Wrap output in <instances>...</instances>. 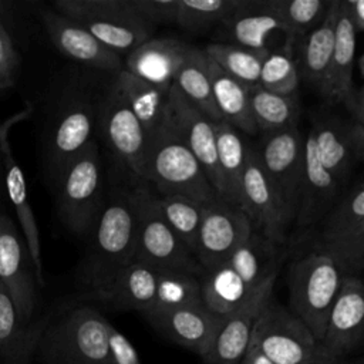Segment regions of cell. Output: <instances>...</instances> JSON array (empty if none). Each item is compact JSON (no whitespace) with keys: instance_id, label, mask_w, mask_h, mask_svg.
Segmentation results:
<instances>
[{"instance_id":"52","label":"cell","mask_w":364,"mask_h":364,"mask_svg":"<svg viewBox=\"0 0 364 364\" xmlns=\"http://www.w3.org/2000/svg\"><path fill=\"white\" fill-rule=\"evenodd\" d=\"M341 364H363V358L360 357V358H357V360H344Z\"/></svg>"},{"instance_id":"14","label":"cell","mask_w":364,"mask_h":364,"mask_svg":"<svg viewBox=\"0 0 364 364\" xmlns=\"http://www.w3.org/2000/svg\"><path fill=\"white\" fill-rule=\"evenodd\" d=\"M0 286L11 297L21 321L33 323L38 283L24 237L9 213H0Z\"/></svg>"},{"instance_id":"13","label":"cell","mask_w":364,"mask_h":364,"mask_svg":"<svg viewBox=\"0 0 364 364\" xmlns=\"http://www.w3.org/2000/svg\"><path fill=\"white\" fill-rule=\"evenodd\" d=\"M250 233L249 219L237 205L220 196L206 203L195 247L202 270L226 263Z\"/></svg>"},{"instance_id":"26","label":"cell","mask_w":364,"mask_h":364,"mask_svg":"<svg viewBox=\"0 0 364 364\" xmlns=\"http://www.w3.org/2000/svg\"><path fill=\"white\" fill-rule=\"evenodd\" d=\"M337 17V0L328 3L321 21L314 26L299 41V57L296 58L300 78L323 94L334 43V26Z\"/></svg>"},{"instance_id":"27","label":"cell","mask_w":364,"mask_h":364,"mask_svg":"<svg viewBox=\"0 0 364 364\" xmlns=\"http://www.w3.org/2000/svg\"><path fill=\"white\" fill-rule=\"evenodd\" d=\"M156 279V269L139 262H132L118 273L107 289L88 294L87 297L100 300L117 310H136L145 313L152 307Z\"/></svg>"},{"instance_id":"10","label":"cell","mask_w":364,"mask_h":364,"mask_svg":"<svg viewBox=\"0 0 364 364\" xmlns=\"http://www.w3.org/2000/svg\"><path fill=\"white\" fill-rule=\"evenodd\" d=\"M314 245L331 255L348 274L364 264V185L357 179L321 219Z\"/></svg>"},{"instance_id":"30","label":"cell","mask_w":364,"mask_h":364,"mask_svg":"<svg viewBox=\"0 0 364 364\" xmlns=\"http://www.w3.org/2000/svg\"><path fill=\"white\" fill-rule=\"evenodd\" d=\"M357 36L358 34L347 16L343 0H337L331 63L323 91V95L331 101L338 102L340 98L353 87Z\"/></svg>"},{"instance_id":"32","label":"cell","mask_w":364,"mask_h":364,"mask_svg":"<svg viewBox=\"0 0 364 364\" xmlns=\"http://www.w3.org/2000/svg\"><path fill=\"white\" fill-rule=\"evenodd\" d=\"M208 70L212 95L220 118L235 127L237 131H243L246 134L259 132L250 109L249 87L226 74L209 57Z\"/></svg>"},{"instance_id":"23","label":"cell","mask_w":364,"mask_h":364,"mask_svg":"<svg viewBox=\"0 0 364 364\" xmlns=\"http://www.w3.org/2000/svg\"><path fill=\"white\" fill-rule=\"evenodd\" d=\"M144 317L155 330L202 358L210 350L223 321L203 304L151 310L144 313Z\"/></svg>"},{"instance_id":"49","label":"cell","mask_w":364,"mask_h":364,"mask_svg":"<svg viewBox=\"0 0 364 364\" xmlns=\"http://www.w3.org/2000/svg\"><path fill=\"white\" fill-rule=\"evenodd\" d=\"M9 202L6 196V188H4V168H3V156L0 149V213H9Z\"/></svg>"},{"instance_id":"46","label":"cell","mask_w":364,"mask_h":364,"mask_svg":"<svg viewBox=\"0 0 364 364\" xmlns=\"http://www.w3.org/2000/svg\"><path fill=\"white\" fill-rule=\"evenodd\" d=\"M350 119L358 124H364V90L361 85H354L340 98Z\"/></svg>"},{"instance_id":"21","label":"cell","mask_w":364,"mask_h":364,"mask_svg":"<svg viewBox=\"0 0 364 364\" xmlns=\"http://www.w3.org/2000/svg\"><path fill=\"white\" fill-rule=\"evenodd\" d=\"M279 273H273L255 287L247 299L228 317L215 337L210 350L203 357L206 364H239L249 347L253 326L266 306L273 297V287Z\"/></svg>"},{"instance_id":"22","label":"cell","mask_w":364,"mask_h":364,"mask_svg":"<svg viewBox=\"0 0 364 364\" xmlns=\"http://www.w3.org/2000/svg\"><path fill=\"white\" fill-rule=\"evenodd\" d=\"M343 189L338 181L321 165L314 138L309 131L304 139L303 175L294 213L296 226L303 230L321 222L341 196Z\"/></svg>"},{"instance_id":"1","label":"cell","mask_w":364,"mask_h":364,"mask_svg":"<svg viewBox=\"0 0 364 364\" xmlns=\"http://www.w3.org/2000/svg\"><path fill=\"white\" fill-rule=\"evenodd\" d=\"M78 279L87 296L107 289L134 262L135 220L128 191L117 193L101 209Z\"/></svg>"},{"instance_id":"36","label":"cell","mask_w":364,"mask_h":364,"mask_svg":"<svg viewBox=\"0 0 364 364\" xmlns=\"http://www.w3.org/2000/svg\"><path fill=\"white\" fill-rule=\"evenodd\" d=\"M249 98L253 121L262 134L297 125L300 104L296 94L280 95L255 85L249 88Z\"/></svg>"},{"instance_id":"37","label":"cell","mask_w":364,"mask_h":364,"mask_svg":"<svg viewBox=\"0 0 364 364\" xmlns=\"http://www.w3.org/2000/svg\"><path fill=\"white\" fill-rule=\"evenodd\" d=\"M203 51L226 74L250 88L259 84L260 68L269 48L252 50L230 43H210Z\"/></svg>"},{"instance_id":"19","label":"cell","mask_w":364,"mask_h":364,"mask_svg":"<svg viewBox=\"0 0 364 364\" xmlns=\"http://www.w3.org/2000/svg\"><path fill=\"white\" fill-rule=\"evenodd\" d=\"M364 338V284L360 274H346L330 309L321 348L328 357L347 360Z\"/></svg>"},{"instance_id":"34","label":"cell","mask_w":364,"mask_h":364,"mask_svg":"<svg viewBox=\"0 0 364 364\" xmlns=\"http://www.w3.org/2000/svg\"><path fill=\"white\" fill-rule=\"evenodd\" d=\"M216 129V159L222 182L220 198L239 206L240 185L246 161V145L239 131L220 119Z\"/></svg>"},{"instance_id":"28","label":"cell","mask_w":364,"mask_h":364,"mask_svg":"<svg viewBox=\"0 0 364 364\" xmlns=\"http://www.w3.org/2000/svg\"><path fill=\"white\" fill-rule=\"evenodd\" d=\"M48 320L46 316L23 323L11 297L0 286V357L10 364H24L37 350Z\"/></svg>"},{"instance_id":"4","label":"cell","mask_w":364,"mask_h":364,"mask_svg":"<svg viewBox=\"0 0 364 364\" xmlns=\"http://www.w3.org/2000/svg\"><path fill=\"white\" fill-rule=\"evenodd\" d=\"M141 182L154 185L158 195H179L203 205L219 196L199 161L165 124L148 138Z\"/></svg>"},{"instance_id":"24","label":"cell","mask_w":364,"mask_h":364,"mask_svg":"<svg viewBox=\"0 0 364 364\" xmlns=\"http://www.w3.org/2000/svg\"><path fill=\"white\" fill-rule=\"evenodd\" d=\"M192 47L178 38H149L127 54L124 70L151 84L171 87Z\"/></svg>"},{"instance_id":"3","label":"cell","mask_w":364,"mask_h":364,"mask_svg":"<svg viewBox=\"0 0 364 364\" xmlns=\"http://www.w3.org/2000/svg\"><path fill=\"white\" fill-rule=\"evenodd\" d=\"M348 274L327 252L313 246L293 259L287 272L289 310L299 317L320 343L327 316Z\"/></svg>"},{"instance_id":"50","label":"cell","mask_w":364,"mask_h":364,"mask_svg":"<svg viewBox=\"0 0 364 364\" xmlns=\"http://www.w3.org/2000/svg\"><path fill=\"white\" fill-rule=\"evenodd\" d=\"M343 361L344 360H337V358H333V357H328V355H321V357L304 361L301 364H341Z\"/></svg>"},{"instance_id":"42","label":"cell","mask_w":364,"mask_h":364,"mask_svg":"<svg viewBox=\"0 0 364 364\" xmlns=\"http://www.w3.org/2000/svg\"><path fill=\"white\" fill-rule=\"evenodd\" d=\"M300 81L301 78L291 47L286 46L276 51L269 50L260 68L257 85L274 94L293 95Z\"/></svg>"},{"instance_id":"6","label":"cell","mask_w":364,"mask_h":364,"mask_svg":"<svg viewBox=\"0 0 364 364\" xmlns=\"http://www.w3.org/2000/svg\"><path fill=\"white\" fill-rule=\"evenodd\" d=\"M53 186L60 220L74 235H88L102 209V165L95 141L65 165Z\"/></svg>"},{"instance_id":"44","label":"cell","mask_w":364,"mask_h":364,"mask_svg":"<svg viewBox=\"0 0 364 364\" xmlns=\"http://www.w3.org/2000/svg\"><path fill=\"white\" fill-rule=\"evenodd\" d=\"M134 11L149 26L175 24L178 0H129Z\"/></svg>"},{"instance_id":"51","label":"cell","mask_w":364,"mask_h":364,"mask_svg":"<svg viewBox=\"0 0 364 364\" xmlns=\"http://www.w3.org/2000/svg\"><path fill=\"white\" fill-rule=\"evenodd\" d=\"M355 58H357V70H358V73H360V77L363 78V60H364V55L360 54V55H357Z\"/></svg>"},{"instance_id":"20","label":"cell","mask_w":364,"mask_h":364,"mask_svg":"<svg viewBox=\"0 0 364 364\" xmlns=\"http://www.w3.org/2000/svg\"><path fill=\"white\" fill-rule=\"evenodd\" d=\"M37 16L51 44L68 60L114 74L124 68V60L119 54L107 48L82 26L53 7L38 9Z\"/></svg>"},{"instance_id":"47","label":"cell","mask_w":364,"mask_h":364,"mask_svg":"<svg viewBox=\"0 0 364 364\" xmlns=\"http://www.w3.org/2000/svg\"><path fill=\"white\" fill-rule=\"evenodd\" d=\"M344 9L357 34L364 30V1L363 0H343Z\"/></svg>"},{"instance_id":"18","label":"cell","mask_w":364,"mask_h":364,"mask_svg":"<svg viewBox=\"0 0 364 364\" xmlns=\"http://www.w3.org/2000/svg\"><path fill=\"white\" fill-rule=\"evenodd\" d=\"M321 165L344 188L364 156V124L336 114H317L310 129Z\"/></svg>"},{"instance_id":"35","label":"cell","mask_w":364,"mask_h":364,"mask_svg":"<svg viewBox=\"0 0 364 364\" xmlns=\"http://www.w3.org/2000/svg\"><path fill=\"white\" fill-rule=\"evenodd\" d=\"M172 84L179 90L185 100L203 112L209 119L213 122L222 119L212 95L208 57L203 50L196 47L191 48L185 61L178 68Z\"/></svg>"},{"instance_id":"5","label":"cell","mask_w":364,"mask_h":364,"mask_svg":"<svg viewBox=\"0 0 364 364\" xmlns=\"http://www.w3.org/2000/svg\"><path fill=\"white\" fill-rule=\"evenodd\" d=\"M109 321L90 306L48 320L37 350L48 364H114L108 347Z\"/></svg>"},{"instance_id":"38","label":"cell","mask_w":364,"mask_h":364,"mask_svg":"<svg viewBox=\"0 0 364 364\" xmlns=\"http://www.w3.org/2000/svg\"><path fill=\"white\" fill-rule=\"evenodd\" d=\"M156 205L168 226L193 253L205 205L179 195H158Z\"/></svg>"},{"instance_id":"39","label":"cell","mask_w":364,"mask_h":364,"mask_svg":"<svg viewBox=\"0 0 364 364\" xmlns=\"http://www.w3.org/2000/svg\"><path fill=\"white\" fill-rule=\"evenodd\" d=\"M199 276L183 270H158L155 297L148 311L202 304Z\"/></svg>"},{"instance_id":"48","label":"cell","mask_w":364,"mask_h":364,"mask_svg":"<svg viewBox=\"0 0 364 364\" xmlns=\"http://www.w3.org/2000/svg\"><path fill=\"white\" fill-rule=\"evenodd\" d=\"M239 364H274L259 348L249 344L242 361Z\"/></svg>"},{"instance_id":"11","label":"cell","mask_w":364,"mask_h":364,"mask_svg":"<svg viewBox=\"0 0 364 364\" xmlns=\"http://www.w3.org/2000/svg\"><path fill=\"white\" fill-rule=\"evenodd\" d=\"M239 208L249 219L253 232L286 246L294 215L264 175L256 149L252 146L246 148Z\"/></svg>"},{"instance_id":"15","label":"cell","mask_w":364,"mask_h":364,"mask_svg":"<svg viewBox=\"0 0 364 364\" xmlns=\"http://www.w3.org/2000/svg\"><path fill=\"white\" fill-rule=\"evenodd\" d=\"M34 112V105L27 104V107L14 115L9 117L4 122H0V149L3 156V168H4V188L9 206L13 208L18 229L24 237L26 246L28 249L33 267L36 272L38 286H44V269H43V257H41V242H40V230L36 222L34 212L30 205L27 181L24 172L18 162L16 161L11 145L9 141V132L11 127L23 119H27Z\"/></svg>"},{"instance_id":"33","label":"cell","mask_w":364,"mask_h":364,"mask_svg":"<svg viewBox=\"0 0 364 364\" xmlns=\"http://www.w3.org/2000/svg\"><path fill=\"white\" fill-rule=\"evenodd\" d=\"M202 304L218 317H228L250 294V289L226 262L199 276Z\"/></svg>"},{"instance_id":"16","label":"cell","mask_w":364,"mask_h":364,"mask_svg":"<svg viewBox=\"0 0 364 364\" xmlns=\"http://www.w3.org/2000/svg\"><path fill=\"white\" fill-rule=\"evenodd\" d=\"M304 139L306 136L294 125L282 131L262 134L260 145L255 148L264 175L293 215L296 213L303 175Z\"/></svg>"},{"instance_id":"45","label":"cell","mask_w":364,"mask_h":364,"mask_svg":"<svg viewBox=\"0 0 364 364\" xmlns=\"http://www.w3.org/2000/svg\"><path fill=\"white\" fill-rule=\"evenodd\" d=\"M108 347L114 364H141L135 347L111 323L108 327Z\"/></svg>"},{"instance_id":"8","label":"cell","mask_w":364,"mask_h":364,"mask_svg":"<svg viewBox=\"0 0 364 364\" xmlns=\"http://www.w3.org/2000/svg\"><path fill=\"white\" fill-rule=\"evenodd\" d=\"M51 7L119 55L149 40L154 31L134 11L129 0H54Z\"/></svg>"},{"instance_id":"7","label":"cell","mask_w":364,"mask_h":364,"mask_svg":"<svg viewBox=\"0 0 364 364\" xmlns=\"http://www.w3.org/2000/svg\"><path fill=\"white\" fill-rule=\"evenodd\" d=\"M128 195L135 220L134 262L156 270H183L200 274L202 267L193 253L164 220L156 205V193L141 185L128 191Z\"/></svg>"},{"instance_id":"12","label":"cell","mask_w":364,"mask_h":364,"mask_svg":"<svg viewBox=\"0 0 364 364\" xmlns=\"http://www.w3.org/2000/svg\"><path fill=\"white\" fill-rule=\"evenodd\" d=\"M95 131L115 159L141 181L148 135L114 84L97 101Z\"/></svg>"},{"instance_id":"29","label":"cell","mask_w":364,"mask_h":364,"mask_svg":"<svg viewBox=\"0 0 364 364\" xmlns=\"http://www.w3.org/2000/svg\"><path fill=\"white\" fill-rule=\"evenodd\" d=\"M112 84L151 138L164 125L169 87L151 84L124 68L115 74Z\"/></svg>"},{"instance_id":"25","label":"cell","mask_w":364,"mask_h":364,"mask_svg":"<svg viewBox=\"0 0 364 364\" xmlns=\"http://www.w3.org/2000/svg\"><path fill=\"white\" fill-rule=\"evenodd\" d=\"M230 44L252 50H263L270 34L282 31L280 20L270 0H240L235 11L220 23Z\"/></svg>"},{"instance_id":"43","label":"cell","mask_w":364,"mask_h":364,"mask_svg":"<svg viewBox=\"0 0 364 364\" xmlns=\"http://www.w3.org/2000/svg\"><path fill=\"white\" fill-rule=\"evenodd\" d=\"M21 61L9 1H0V91L11 88L17 82Z\"/></svg>"},{"instance_id":"2","label":"cell","mask_w":364,"mask_h":364,"mask_svg":"<svg viewBox=\"0 0 364 364\" xmlns=\"http://www.w3.org/2000/svg\"><path fill=\"white\" fill-rule=\"evenodd\" d=\"M60 91L48 101L41 131V161L51 183L95 134L97 98L70 87Z\"/></svg>"},{"instance_id":"40","label":"cell","mask_w":364,"mask_h":364,"mask_svg":"<svg viewBox=\"0 0 364 364\" xmlns=\"http://www.w3.org/2000/svg\"><path fill=\"white\" fill-rule=\"evenodd\" d=\"M287 37V46L300 40L324 17L328 3L324 0H270Z\"/></svg>"},{"instance_id":"31","label":"cell","mask_w":364,"mask_h":364,"mask_svg":"<svg viewBox=\"0 0 364 364\" xmlns=\"http://www.w3.org/2000/svg\"><path fill=\"white\" fill-rule=\"evenodd\" d=\"M286 247L253 232L233 252L228 263L250 287H257L273 273H280Z\"/></svg>"},{"instance_id":"17","label":"cell","mask_w":364,"mask_h":364,"mask_svg":"<svg viewBox=\"0 0 364 364\" xmlns=\"http://www.w3.org/2000/svg\"><path fill=\"white\" fill-rule=\"evenodd\" d=\"M164 124L171 128L202 165L216 193H222L216 159V129L212 119L195 108L172 84L168 90Z\"/></svg>"},{"instance_id":"9","label":"cell","mask_w":364,"mask_h":364,"mask_svg":"<svg viewBox=\"0 0 364 364\" xmlns=\"http://www.w3.org/2000/svg\"><path fill=\"white\" fill-rule=\"evenodd\" d=\"M249 344L274 364H301L327 355L304 323L273 297L260 311Z\"/></svg>"},{"instance_id":"41","label":"cell","mask_w":364,"mask_h":364,"mask_svg":"<svg viewBox=\"0 0 364 364\" xmlns=\"http://www.w3.org/2000/svg\"><path fill=\"white\" fill-rule=\"evenodd\" d=\"M239 4L240 0H178L175 24L200 33L225 21Z\"/></svg>"}]
</instances>
